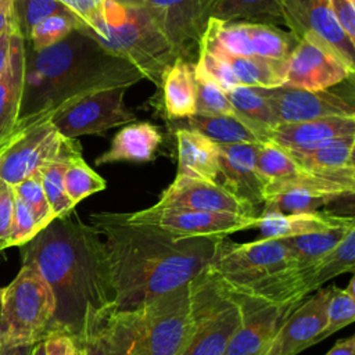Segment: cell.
Wrapping results in <instances>:
<instances>
[{
  "label": "cell",
  "instance_id": "1",
  "mask_svg": "<svg viewBox=\"0 0 355 355\" xmlns=\"http://www.w3.org/2000/svg\"><path fill=\"white\" fill-rule=\"evenodd\" d=\"M19 248L22 263H33L53 291L50 334L83 341L96 331L114 298L107 248L97 229L79 219L54 218Z\"/></svg>",
  "mask_w": 355,
  "mask_h": 355
},
{
  "label": "cell",
  "instance_id": "2",
  "mask_svg": "<svg viewBox=\"0 0 355 355\" xmlns=\"http://www.w3.org/2000/svg\"><path fill=\"white\" fill-rule=\"evenodd\" d=\"M90 219L105 239L112 311L137 308L189 284L207 269L220 240L175 237L154 227L126 223L114 212L93 214Z\"/></svg>",
  "mask_w": 355,
  "mask_h": 355
},
{
  "label": "cell",
  "instance_id": "3",
  "mask_svg": "<svg viewBox=\"0 0 355 355\" xmlns=\"http://www.w3.org/2000/svg\"><path fill=\"white\" fill-rule=\"evenodd\" d=\"M141 79L133 65L107 53L80 26L40 51L25 46L24 90L15 129L51 115L78 97L108 87H130Z\"/></svg>",
  "mask_w": 355,
  "mask_h": 355
},
{
  "label": "cell",
  "instance_id": "4",
  "mask_svg": "<svg viewBox=\"0 0 355 355\" xmlns=\"http://www.w3.org/2000/svg\"><path fill=\"white\" fill-rule=\"evenodd\" d=\"M196 326L193 282L128 309H110L97 333L108 355H182Z\"/></svg>",
  "mask_w": 355,
  "mask_h": 355
},
{
  "label": "cell",
  "instance_id": "5",
  "mask_svg": "<svg viewBox=\"0 0 355 355\" xmlns=\"http://www.w3.org/2000/svg\"><path fill=\"white\" fill-rule=\"evenodd\" d=\"M80 28L107 53L133 65L143 79L157 86L179 57L150 14L137 4L107 0L103 22L94 31Z\"/></svg>",
  "mask_w": 355,
  "mask_h": 355
},
{
  "label": "cell",
  "instance_id": "6",
  "mask_svg": "<svg viewBox=\"0 0 355 355\" xmlns=\"http://www.w3.org/2000/svg\"><path fill=\"white\" fill-rule=\"evenodd\" d=\"M354 265L355 229L349 230L343 241L322 258L282 269L251 283L232 284L207 275L219 293L234 301L241 311H250L270 305H300L308 294L319 290L327 280L354 272Z\"/></svg>",
  "mask_w": 355,
  "mask_h": 355
},
{
  "label": "cell",
  "instance_id": "7",
  "mask_svg": "<svg viewBox=\"0 0 355 355\" xmlns=\"http://www.w3.org/2000/svg\"><path fill=\"white\" fill-rule=\"evenodd\" d=\"M55 301L33 263H22L14 280L3 288L0 302L1 345H33L51 333Z\"/></svg>",
  "mask_w": 355,
  "mask_h": 355
},
{
  "label": "cell",
  "instance_id": "8",
  "mask_svg": "<svg viewBox=\"0 0 355 355\" xmlns=\"http://www.w3.org/2000/svg\"><path fill=\"white\" fill-rule=\"evenodd\" d=\"M297 265L283 239H258L234 243L220 239L207 266V273L219 282L245 284Z\"/></svg>",
  "mask_w": 355,
  "mask_h": 355
},
{
  "label": "cell",
  "instance_id": "9",
  "mask_svg": "<svg viewBox=\"0 0 355 355\" xmlns=\"http://www.w3.org/2000/svg\"><path fill=\"white\" fill-rule=\"evenodd\" d=\"M196 326L182 355H225L243 320L240 306L219 293L204 270L193 280Z\"/></svg>",
  "mask_w": 355,
  "mask_h": 355
},
{
  "label": "cell",
  "instance_id": "10",
  "mask_svg": "<svg viewBox=\"0 0 355 355\" xmlns=\"http://www.w3.org/2000/svg\"><path fill=\"white\" fill-rule=\"evenodd\" d=\"M50 116H43L15 130L10 146L1 155V182L15 186L44 165L79 147L75 140L65 139L57 132Z\"/></svg>",
  "mask_w": 355,
  "mask_h": 355
},
{
  "label": "cell",
  "instance_id": "11",
  "mask_svg": "<svg viewBox=\"0 0 355 355\" xmlns=\"http://www.w3.org/2000/svg\"><path fill=\"white\" fill-rule=\"evenodd\" d=\"M128 87L116 86L89 93L57 108L50 122L69 140L83 135H97L136 121V115L123 101Z\"/></svg>",
  "mask_w": 355,
  "mask_h": 355
},
{
  "label": "cell",
  "instance_id": "12",
  "mask_svg": "<svg viewBox=\"0 0 355 355\" xmlns=\"http://www.w3.org/2000/svg\"><path fill=\"white\" fill-rule=\"evenodd\" d=\"M116 216L126 223L154 227L171 236L182 239H223L240 230L255 229L258 222V215L244 216L234 214L204 212L184 208L157 207L155 204L136 212L116 214Z\"/></svg>",
  "mask_w": 355,
  "mask_h": 355
},
{
  "label": "cell",
  "instance_id": "13",
  "mask_svg": "<svg viewBox=\"0 0 355 355\" xmlns=\"http://www.w3.org/2000/svg\"><path fill=\"white\" fill-rule=\"evenodd\" d=\"M355 191V178L318 175L302 168L280 182L268 184L262 190L263 209L280 214L312 212Z\"/></svg>",
  "mask_w": 355,
  "mask_h": 355
},
{
  "label": "cell",
  "instance_id": "14",
  "mask_svg": "<svg viewBox=\"0 0 355 355\" xmlns=\"http://www.w3.org/2000/svg\"><path fill=\"white\" fill-rule=\"evenodd\" d=\"M349 67L327 44L301 37L283 62V87L320 92L351 78Z\"/></svg>",
  "mask_w": 355,
  "mask_h": 355
},
{
  "label": "cell",
  "instance_id": "15",
  "mask_svg": "<svg viewBox=\"0 0 355 355\" xmlns=\"http://www.w3.org/2000/svg\"><path fill=\"white\" fill-rule=\"evenodd\" d=\"M141 6L173 46L189 58L207 28L215 0H119Z\"/></svg>",
  "mask_w": 355,
  "mask_h": 355
},
{
  "label": "cell",
  "instance_id": "16",
  "mask_svg": "<svg viewBox=\"0 0 355 355\" xmlns=\"http://www.w3.org/2000/svg\"><path fill=\"white\" fill-rule=\"evenodd\" d=\"M284 25L295 39H316L333 49L349 67L355 68V43L340 26L329 0H280Z\"/></svg>",
  "mask_w": 355,
  "mask_h": 355
},
{
  "label": "cell",
  "instance_id": "17",
  "mask_svg": "<svg viewBox=\"0 0 355 355\" xmlns=\"http://www.w3.org/2000/svg\"><path fill=\"white\" fill-rule=\"evenodd\" d=\"M272 105L277 123H295L319 118H355V107L329 90L311 92L290 87H255Z\"/></svg>",
  "mask_w": 355,
  "mask_h": 355
},
{
  "label": "cell",
  "instance_id": "18",
  "mask_svg": "<svg viewBox=\"0 0 355 355\" xmlns=\"http://www.w3.org/2000/svg\"><path fill=\"white\" fill-rule=\"evenodd\" d=\"M155 205L244 216L258 215L252 204L234 196L219 183L180 175H176L173 182L162 191Z\"/></svg>",
  "mask_w": 355,
  "mask_h": 355
},
{
  "label": "cell",
  "instance_id": "19",
  "mask_svg": "<svg viewBox=\"0 0 355 355\" xmlns=\"http://www.w3.org/2000/svg\"><path fill=\"white\" fill-rule=\"evenodd\" d=\"M330 287L319 288L302 301L282 323L263 355H297L308 347L326 326V305Z\"/></svg>",
  "mask_w": 355,
  "mask_h": 355
},
{
  "label": "cell",
  "instance_id": "20",
  "mask_svg": "<svg viewBox=\"0 0 355 355\" xmlns=\"http://www.w3.org/2000/svg\"><path fill=\"white\" fill-rule=\"evenodd\" d=\"M259 144L237 143L218 144L216 183L234 196L248 201L255 208L262 204V189L255 175V162Z\"/></svg>",
  "mask_w": 355,
  "mask_h": 355
},
{
  "label": "cell",
  "instance_id": "21",
  "mask_svg": "<svg viewBox=\"0 0 355 355\" xmlns=\"http://www.w3.org/2000/svg\"><path fill=\"white\" fill-rule=\"evenodd\" d=\"M348 136H355V118H319L279 123L268 132V141L284 150L305 151Z\"/></svg>",
  "mask_w": 355,
  "mask_h": 355
},
{
  "label": "cell",
  "instance_id": "22",
  "mask_svg": "<svg viewBox=\"0 0 355 355\" xmlns=\"http://www.w3.org/2000/svg\"><path fill=\"white\" fill-rule=\"evenodd\" d=\"M298 305H270L241 311L243 320L225 355H263L286 318Z\"/></svg>",
  "mask_w": 355,
  "mask_h": 355
},
{
  "label": "cell",
  "instance_id": "23",
  "mask_svg": "<svg viewBox=\"0 0 355 355\" xmlns=\"http://www.w3.org/2000/svg\"><path fill=\"white\" fill-rule=\"evenodd\" d=\"M24 71L25 42L14 25L8 61L0 75V150L15 133L24 90Z\"/></svg>",
  "mask_w": 355,
  "mask_h": 355
},
{
  "label": "cell",
  "instance_id": "24",
  "mask_svg": "<svg viewBox=\"0 0 355 355\" xmlns=\"http://www.w3.org/2000/svg\"><path fill=\"white\" fill-rule=\"evenodd\" d=\"M351 223H355L352 216H343L326 211L280 214L263 209L258 215L255 227L261 232V239H287L326 232Z\"/></svg>",
  "mask_w": 355,
  "mask_h": 355
},
{
  "label": "cell",
  "instance_id": "25",
  "mask_svg": "<svg viewBox=\"0 0 355 355\" xmlns=\"http://www.w3.org/2000/svg\"><path fill=\"white\" fill-rule=\"evenodd\" d=\"M197 49L207 50L219 57L232 71L241 86L275 89L283 86V62L258 55H234L220 49L212 39L202 35Z\"/></svg>",
  "mask_w": 355,
  "mask_h": 355
},
{
  "label": "cell",
  "instance_id": "26",
  "mask_svg": "<svg viewBox=\"0 0 355 355\" xmlns=\"http://www.w3.org/2000/svg\"><path fill=\"white\" fill-rule=\"evenodd\" d=\"M162 143L159 129L150 122H130L114 136L110 148L96 158L97 165L151 161Z\"/></svg>",
  "mask_w": 355,
  "mask_h": 355
},
{
  "label": "cell",
  "instance_id": "27",
  "mask_svg": "<svg viewBox=\"0 0 355 355\" xmlns=\"http://www.w3.org/2000/svg\"><path fill=\"white\" fill-rule=\"evenodd\" d=\"M178 173L193 179L216 182L219 150L208 137L184 128L176 129Z\"/></svg>",
  "mask_w": 355,
  "mask_h": 355
},
{
  "label": "cell",
  "instance_id": "28",
  "mask_svg": "<svg viewBox=\"0 0 355 355\" xmlns=\"http://www.w3.org/2000/svg\"><path fill=\"white\" fill-rule=\"evenodd\" d=\"M355 136L341 137L318 148L286 150L304 171L326 176L355 178Z\"/></svg>",
  "mask_w": 355,
  "mask_h": 355
},
{
  "label": "cell",
  "instance_id": "29",
  "mask_svg": "<svg viewBox=\"0 0 355 355\" xmlns=\"http://www.w3.org/2000/svg\"><path fill=\"white\" fill-rule=\"evenodd\" d=\"M161 87L165 114L169 119L180 121L196 114V75L190 60L178 57L165 71Z\"/></svg>",
  "mask_w": 355,
  "mask_h": 355
},
{
  "label": "cell",
  "instance_id": "30",
  "mask_svg": "<svg viewBox=\"0 0 355 355\" xmlns=\"http://www.w3.org/2000/svg\"><path fill=\"white\" fill-rule=\"evenodd\" d=\"M178 122V121H176ZM178 128L194 130L216 144H237V143H266L258 135V132L240 116L214 115L205 116L194 114L186 119H180L176 123Z\"/></svg>",
  "mask_w": 355,
  "mask_h": 355
},
{
  "label": "cell",
  "instance_id": "31",
  "mask_svg": "<svg viewBox=\"0 0 355 355\" xmlns=\"http://www.w3.org/2000/svg\"><path fill=\"white\" fill-rule=\"evenodd\" d=\"M226 96L237 114L258 132L263 141H268V132L279 125L269 101L255 87L241 85L227 90Z\"/></svg>",
  "mask_w": 355,
  "mask_h": 355
},
{
  "label": "cell",
  "instance_id": "32",
  "mask_svg": "<svg viewBox=\"0 0 355 355\" xmlns=\"http://www.w3.org/2000/svg\"><path fill=\"white\" fill-rule=\"evenodd\" d=\"M209 18L220 22L266 18L284 24L280 0H215Z\"/></svg>",
  "mask_w": 355,
  "mask_h": 355
},
{
  "label": "cell",
  "instance_id": "33",
  "mask_svg": "<svg viewBox=\"0 0 355 355\" xmlns=\"http://www.w3.org/2000/svg\"><path fill=\"white\" fill-rule=\"evenodd\" d=\"M355 229V223L330 229L326 232L311 233L305 236L283 239L287 247L291 250L297 265H305L312 261L322 258L334 250L340 241L348 234L349 230Z\"/></svg>",
  "mask_w": 355,
  "mask_h": 355
},
{
  "label": "cell",
  "instance_id": "34",
  "mask_svg": "<svg viewBox=\"0 0 355 355\" xmlns=\"http://www.w3.org/2000/svg\"><path fill=\"white\" fill-rule=\"evenodd\" d=\"M80 154L79 147L61 155L60 158L54 159L53 162L44 165L39 173L42 179V186L47 202L53 211L54 218H64L68 216L69 212L73 209L75 204L68 197L65 187H64V172L71 161L72 157Z\"/></svg>",
  "mask_w": 355,
  "mask_h": 355
},
{
  "label": "cell",
  "instance_id": "35",
  "mask_svg": "<svg viewBox=\"0 0 355 355\" xmlns=\"http://www.w3.org/2000/svg\"><path fill=\"white\" fill-rule=\"evenodd\" d=\"M300 169V165L284 148L270 141L259 144L255 162V175L262 190L268 184L291 178Z\"/></svg>",
  "mask_w": 355,
  "mask_h": 355
},
{
  "label": "cell",
  "instance_id": "36",
  "mask_svg": "<svg viewBox=\"0 0 355 355\" xmlns=\"http://www.w3.org/2000/svg\"><path fill=\"white\" fill-rule=\"evenodd\" d=\"M64 14L73 15L58 0H12L11 1V18L17 31L24 37V42L29 39L31 31L35 25L47 17ZM75 17V15H73Z\"/></svg>",
  "mask_w": 355,
  "mask_h": 355
},
{
  "label": "cell",
  "instance_id": "37",
  "mask_svg": "<svg viewBox=\"0 0 355 355\" xmlns=\"http://www.w3.org/2000/svg\"><path fill=\"white\" fill-rule=\"evenodd\" d=\"M64 187L71 201L76 205L83 198L104 190L107 182L86 164L82 154H76L71 158L64 172Z\"/></svg>",
  "mask_w": 355,
  "mask_h": 355
},
{
  "label": "cell",
  "instance_id": "38",
  "mask_svg": "<svg viewBox=\"0 0 355 355\" xmlns=\"http://www.w3.org/2000/svg\"><path fill=\"white\" fill-rule=\"evenodd\" d=\"M355 319V297L348 294L345 288L337 286L330 287V295L326 305V326L312 340V345L330 337L340 329L348 326Z\"/></svg>",
  "mask_w": 355,
  "mask_h": 355
},
{
  "label": "cell",
  "instance_id": "39",
  "mask_svg": "<svg viewBox=\"0 0 355 355\" xmlns=\"http://www.w3.org/2000/svg\"><path fill=\"white\" fill-rule=\"evenodd\" d=\"M80 25V21L73 15L57 14L47 17L33 26L25 46L33 51H40L61 42Z\"/></svg>",
  "mask_w": 355,
  "mask_h": 355
},
{
  "label": "cell",
  "instance_id": "40",
  "mask_svg": "<svg viewBox=\"0 0 355 355\" xmlns=\"http://www.w3.org/2000/svg\"><path fill=\"white\" fill-rule=\"evenodd\" d=\"M196 75V114L214 116L227 115L240 116L230 104L226 93L214 82ZM241 118V116H240Z\"/></svg>",
  "mask_w": 355,
  "mask_h": 355
},
{
  "label": "cell",
  "instance_id": "41",
  "mask_svg": "<svg viewBox=\"0 0 355 355\" xmlns=\"http://www.w3.org/2000/svg\"><path fill=\"white\" fill-rule=\"evenodd\" d=\"M12 187H14L15 196L18 198H21L32 211L35 220L39 226V230L46 227L54 219L53 211L47 202L44 191H43L42 179H40L39 172L31 175L29 178L24 179L22 182H19L18 184H15Z\"/></svg>",
  "mask_w": 355,
  "mask_h": 355
},
{
  "label": "cell",
  "instance_id": "42",
  "mask_svg": "<svg viewBox=\"0 0 355 355\" xmlns=\"http://www.w3.org/2000/svg\"><path fill=\"white\" fill-rule=\"evenodd\" d=\"M39 226L29 207L17 196L14 197V211L10 230V247H21L39 233Z\"/></svg>",
  "mask_w": 355,
  "mask_h": 355
},
{
  "label": "cell",
  "instance_id": "43",
  "mask_svg": "<svg viewBox=\"0 0 355 355\" xmlns=\"http://www.w3.org/2000/svg\"><path fill=\"white\" fill-rule=\"evenodd\" d=\"M82 24V26L94 31L104 19L107 0H58Z\"/></svg>",
  "mask_w": 355,
  "mask_h": 355
},
{
  "label": "cell",
  "instance_id": "44",
  "mask_svg": "<svg viewBox=\"0 0 355 355\" xmlns=\"http://www.w3.org/2000/svg\"><path fill=\"white\" fill-rule=\"evenodd\" d=\"M14 187L0 180V251L10 247V230L14 211Z\"/></svg>",
  "mask_w": 355,
  "mask_h": 355
},
{
  "label": "cell",
  "instance_id": "45",
  "mask_svg": "<svg viewBox=\"0 0 355 355\" xmlns=\"http://www.w3.org/2000/svg\"><path fill=\"white\" fill-rule=\"evenodd\" d=\"M46 345L49 355H85L83 343L62 333L46 337Z\"/></svg>",
  "mask_w": 355,
  "mask_h": 355
},
{
  "label": "cell",
  "instance_id": "46",
  "mask_svg": "<svg viewBox=\"0 0 355 355\" xmlns=\"http://www.w3.org/2000/svg\"><path fill=\"white\" fill-rule=\"evenodd\" d=\"M330 7L351 42L355 43V0H329Z\"/></svg>",
  "mask_w": 355,
  "mask_h": 355
},
{
  "label": "cell",
  "instance_id": "47",
  "mask_svg": "<svg viewBox=\"0 0 355 355\" xmlns=\"http://www.w3.org/2000/svg\"><path fill=\"white\" fill-rule=\"evenodd\" d=\"M82 343L85 348V355H108L104 341L101 340L97 331L87 334Z\"/></svg>",
  "mask_w": 355,
  "mask_h": 355
},
{
  "label": "cell",
  "instance_id": "48",
  "mask_svg": "<svg viewBox=\"0 0 355 355\" xmlns=\"http://www.w3.org/2000/svg\"><path fill=\"white\" fill-rule=\"evenodd\" d=\"M14 29V24L11 19V24L8 28L0 35V75L3 73L7 61H8V54H10V40H11V33Z\"/></svg>",
  "mask_w": 355,
  "mask_h": 355
},
{
  "label": "cell",
  "instance_id": "49",
  "mask_svg": "<svg viewBox=\"0 0 355 355\" xmlns=\"http://www.w3.org/2000/svg\"><path fill=\"white\" fill-rule=\"evenodd\" d=\"M324 355H355V337L348 336L340 338Z\"/></svg>",
  "mask_w": 355,
  "mask_h": 355
},
{
  "label": "cell",
  "instance_id": "50",
  "mask_svg": "<svg viewBox=\"0 0 355 355\" xmlns=\"http://www.w3.org/2000/svg\"><path fill=\"white\" fill-rule=\"evenodd\" d=\"M11 1L12 0H0V35L11 24Z\"/></svg>",
  "mask_w": 355,
  "mask_h": 355
},
{
  "label": "cell",
  "instance_id": "51",
  "mask_svg": "<svg viewBox=\"0 0 355 355\" xmlns=\"http://www.w3.org/2000/svg\"><path fill=\"white\" fill-rule=\"evenodd\" d=\"M33 345H14V347H0V355H31Z\"/></svg>",
  "mask_w": 355,
  "mask_h": 355
},
{
  "label": "cell",
  "instance_id": "52",
  "mask_svg": "<svg viewBox=\"0 0 355 355\" xmlns=\"http://www.w3.org/2000/svg\"><path fill=\"white\" fill-rule=\"evenodd\" d=\"M31 355H49L47 354V345H46V338L37 341L36 344H33Z\"/></svg>",
  "mask_w": 355,
  "mask_h": 355
},
{
  "label": "cell",
  "instance_id": "53",
  "mask_svg": "<svg viewBox=\"0 0 355 355\" xmlns=\"http://www.w3.org/2000/svg\"><path fill=\"white\" fill-rule=\"evenodd\" d=\"M354 284H355V277H351L348 286L345 287V291H347L348 294H351V295L355 297V287H354Z\"/></svg>",
  "mask_w": 355,
  "mask_h": 355
},
{
  "label": "cell",
  "instance_id": "54",
  "mask_svg": "<svg viewBox=\"0 0 355 355\" xmlns=\"http://www.w3.org/2000/svg\"><path fill=\"white\" fill-rule=\"evenodd\" d=\"M14 135H15V133H14ZM12 137H14V136H12ZM12 137H11V140H12ZM11 140H10V141H8V143H7V144H6V146H4V147H3V148H1V150H0V161H1V155H3V153H4V151H6V148H7V147H8V146H10V143H11Z\"/></svg>",
  "mask_w": 355,
  "mask_h": 355
},
{
  "label": "cell",
  "instance_id": "55",
  "mask_svg": "<svg viewBox=\"0 0 355 355\" xmlns=\"http://www.w3.org/2000/svg\"><path fill=\"white\" fill-rule=\"evenodd\" d=\"M1 297H3V287H0V302H1Z\"/></svg>",
  "mask_w": 355,
  "mask_h": 355
},
{
  "label": "cell",
  "instance_id": "56",
  "mask_svg": "<svg viewBox=\"0 0 355 355\" xmlns=\"http://www.w3.org/2000/svg\"><path fill=\"white\" fill-rule=\"evenodd\" d=\"M0 347H1V341H0Z\"/></svg>",
  "mask_w": 355,
  "mask_h": 355
}]
</instances>
